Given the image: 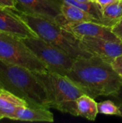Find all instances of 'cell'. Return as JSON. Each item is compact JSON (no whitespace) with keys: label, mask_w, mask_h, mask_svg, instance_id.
Returning <instances> with one entry per match:
<instances>
[{"label":"cell","mask_w":122,"mask_h":123,"mask_svg":"<svg viewBox=\"0 0 122 123\" xmlns=\"http://www.w3.org/2000/svg\"><path fill=\"white\" fill-rule=\"evenodd\" d=\"M17 5L16 0H0V7L16 9Z\"/></svg>","instance_id":"ffe728a7"},{"label":"cell","mask_w":122,"mask_h":123,"mask_svg":"<svg viewBox=\"0 0 122 123\" xmlns=\"http://www.w3.org/2000/svg\"><path fill=\"white\" fill-rule=\"evenodd\" d=\"M111 64L115 71L122 78V54L116 57Z\"/></svg>","instance_id":"ac0fdd59"},{"label":"cell","mask_w":122,"mask_h":123,"mask_svg":"<svg viewBox=\"0 0 122 123\" xmlns=\"http://www.w3.org/2000/svg\"><path fill=\"white\" fill-rule=\"evenodd\" d=\"M111 31L120 40L122 41V19L111 27Z\"/></svg>","instance_id":"d6986e66"},{"label":"cell","mask_w":122,"mask_h":123,"mask_svg":"<svg viewBox=\"0 0 122 123\" xmlns=\"http://www.w3.org/2000/svg\"><path fill=\"white\" fill-rule=\"evenodd\" d=\"M99 113L108 115H118L120 114L119 107L111 100H106L98 103Z\"/></svg>","instance_id":"e0dca14e"},{"label":"cell","mask_w":122,"mask_h":123,"mask_svg":"<svg viewBox=\"0 0 122 123\" xmlns=\"http://www.w3.org/2000/svg\"><path fill=\"white\" fill-rule=\"evenodd\" d=\"M57 24L78 39L81 37H97L111 41H122L113 33L111 27L100 23L92 22H68L64 19L62 14L57 20Z\"/></svg>","instance_id":"52a82bcc"},{"label":"cell","mask_w":122,"mask_h":123,"mask_svg":"<svg viewBox=\"0 0 122 123\" xmlns=\"http://www.w3.org/2000/svg\"><path fill=\"white\" fill-rule=\"evenodd\" d=\"M91 1H95V0H91Z\"/></svg>","instance_id":"cb8c5ba5"},{"label":"cell","mask_w":122,"mask_h":123,"mask_svg":"<svg viewBox=\"0 0 122 123\" xmlns=\"http://www.w3.org/2000/svg\"><path fill=\"white\" fill-rule=\"evenodd\" d=\"M119 109H120V114H119V116L122 117V105H119Z\"/></svg>","instance_id":"603a6c76"},{"label":"cell","mask_w":122,"mask_h":123,"mask_svg":"<svg viewBox=\"0 0 122 123\" xmlns=\"http://www.w3.org/2000/svg\"><path fill=\"white\" fill-rule=\"evenodd\" d=\"M122 19V0L110 4L102 9L101 24L112 27Z\"/></svg>","instance_id":"9a60e30c"},{"label":"cell","mask_w":122,"mask_h":123,"mask_svg":"<svg viewBox=\"0 0 122 123\" xmlns=\"http://www.w3.org/2000/svg\"><path fill=\"white\" fill-rule=\"evenodd\" d=\"M114 97L118 100V102L120 105H122V86L119 89V90L118 91V92L114 96Z\"/></svg>","instance_id":"7402d4cb"},{"label":"cell","mask_w":122,"mask_h":123,"mask_svg":"<svg viewBox=\"0 0 122 123\" xmlns=\"http://www.w3.org/2000/svg\"><path fill=\"white\" fill-rule=\"evenodd\" d=\"M61 12L64 19L68 22H92L101 24V21L88 14V12L81 9L80 8L62 2Z\"/></svg>","instance_id":"4fadbf2b"},{"label":"cell","mask_w":122,"mask_h":123,"mask_svg":"<svg viewBox=\"0 0 122 123\" xmlns=\"http://www.w3.org/2000/svg\"><path fill=\"white\" fill-rule=\"evenodd\" d=\"M0 32L19 38L37 37L35 32L19 17L14 9L0 7Z\"/></svg>","instance_id":"9c48e42d"},{"label":"cell","mask_w":122,"mask_h":123,"mask_svg":"<svg viewBox=\"0 0 122 123\" xmlns=\"http://www.w3.org/2000/svg\"><path fill=\"white\" fill-rule=\"evenodd\" d=\"M82 48L93 56L111 63L122 54V41H111L97 37H81Z\"/></svg>","instance_id":"ba28073f"},{"label":"cell","mask_w":122,"mask_h":123,"mask_svg":"<svg viewBox=\"0 0 122 123\" xmlns=\"http://www.w3.org/2000/svg\"><path fill=\"white\" fill-rule=\"evenodd\" d=\"M0 61L25 67L33 72L48 71L22 38L0 32Z\"/></svg>","instance_id":"5b68a950"},{"label":"cell","mask_w":122,"mask_h":123,"mask_svg":"<svg viewBox=\"0 0 122 123\" xmlns=\"http://www.w3.org/2000/svg\"><path fill=\"white\" fill-rule=\"evenodd\" d=\"M14 11L38 37L60 49L72 58L76 59L93 56L82 48L78 38L56 22L17 8L14 9Z\"/></svg>","instance_id":"3957f363"},{"label":"cell","mask_w":122,"mask_h":123,"mask_svg":"<svg viewBox=\"0 0 122 123\" xmlns=\"http://www.w3.org/2000/svg\"><path fill=\"white\" fill-rule=\"evenodd\" d=\"M119 1V0H95V1H96L100 5V6L102 8V9L104 7H106L110 4H112L114 3H116Z\"/></svg>","instance_id":"44dd1931"},{"label":"cell","mask_w":122,"mask_h":123,"mask_svg":"<svg viewBox=\"0 0 122 123\" xmlns=\"http://www.w3.org/2000/svg\"><path fill=\"white\" fill-rule=\"evenodd\" d=\"M23 107H29L23 99L4 89H0V120H13L17 110Z\"/></svg>","instance_id":"8fae6325"},{"label":"cell","mask_w":122,"mask_h":123,"mask_svg":"<svg viewBox=\"0 0 122 123\" xmlns=\"http://www.w3.org/2000/svg\"><path fill=\"white\" fill-rule=\"evenodd\" d=\"M32 53L42 61L48 71L66 76L76 58L38 37L22 39Z\"/></svg>","instance_id":"8992f818"},{"label":"cell","mask_w":122,"mask_h":123,"mask_svg":"<svg viewBox=\"0 0 122 123\" xmlns=\"http://www.w3.org/2000/svg\"><path fill=\"white\" fill-rule=\"evenodd\" d=\"M13 120L29 122L52 123L54 121V116L49 110V108L23 107L17 110Z\"/></svg>","instance_id":"7c38bea8"},{"label":"cell","mask_w":122,"mask_h":123,"mask_svg":"<svg viewBox=\"0 0 122 123\" xmlns=\"http://www.w3.org/2000/svg\"><path fill=\"white\" fill-rule=\"evenodd\" d=\"M66 76L93 99L114 97L122 86V78L111 64L96 56L76 58Z\"/></svg>","instance_id":"6da1fadb"},{"label":"cell","mask_w":122,"mask_h":123,"mask_svg":"<svg viewBox=\"0 0 122 123\" xmlns=\"http://www.w3.org/2000/svg\"><path fill=\"white\" fill-rule=\"evenodd\" d=\"M0 89L23 99L30 107L50 108L45 86L25 67L0 61Z\"/></svg>","instance_id":"7a4b0ae2"},{"label":"cell","mask_w":122,"mask_h":123,"mask_svg":"<svg viewBox=\"0 0 122 123\" xmlns=\"http://www.w3.org/2000/svg\"><path fill=\"white\" fill-rule=\"evenodd\" d=\"M78 116L93 121L96 120L98 111V103L94 99L86 94L81 95L76 101Z\"/></svg>","instance_id":"5bb4252c"},{"label":"cell","mask_w":122,"mask_h":123,"mask_svg":"<svg viewBox=\"0 0 122 123\" xmlns=\"http://www.w3.org/2000/svg\"><path fill=\"white\" fill-rule=\"evenodd\" d=\"M34 73L46 89L50 107L78 116L76 101L84 92L74 82L50 71Z\"/></svg>","instance_id":"277c9868"},{"label":"cell","mask_w":122,"mask_h":123,"mask_svg":"<svg viewBox=\"0 0 122 123\" xmlns=\"http://www.w3.org/2000/svg\"><path fill=\"white\" fill-rule=\"evenodd\" d=\"M60 1L61 2H65L80 8L81 9L88 12V14L96 17L101 22L102 8L96 1H91L87 3H82V2H78L76 0H60Z\"/></svg>","instance_id":"2e32d148"},{"label":"cell","mask_w":122,"mask_h":123,"mask_svg":"<svg viewBox=\"0 0 122 123\" xmlns=\"http://www.w3.org/2000/svg\"><path fill=\"white\" fill-rule=\"evenodd\" d=\"M21 10L47 18L57 23L62 16L60 0H16Z\"/></svg>","instance_id":"30bf717a"}]
</instances>
